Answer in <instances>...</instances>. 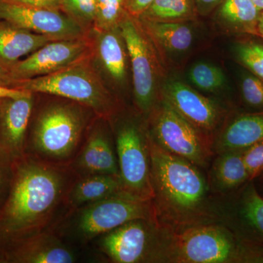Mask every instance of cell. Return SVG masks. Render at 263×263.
Returning a JSON list of instances; mask_svg holds the SVG:
<instances>
[{"label":"cell","instance_id":"cell-19","mask_svg":"<svg viewBox=\"0 0 263 263\" xmlns=\"http://www.w3.org/2000/svg\"><path fill=\"white\" fill-rule=\"evenodd\" d=\"M243 151H228L214 156L206 171L208 182L213 195H228L250 181L243 159Z\"/></svg>","mask_w":263,"mask_h":263},{"label":"cell","instance_id":"cell-27","mask_svg":"<svg viewBox=\"0 0 263 263\" xmlns=\"http://www.w3.org/2000/svg\"><path fill=\"white\" fill-rule=\"evenodd\" d=\"M126 0H97L96 18L93 29L98 30L119 27L126 13Z\"/></svg>","mask_w":263,"mask_h":263},{"label":"cell","instance_id":"cell-5","mask_svg":"<svg viewBox=\"0 0 263 263\" xmlns=\"http://www.w3.org/2000/svg\"><path fill=\"white\" fill-rule=\"evenodd\" d=\"M138 219H157L152 200L121 194L69 211L52 230L73 247H86L100 235Z\"/></svg>","mask_w":263,"mask_h":263},{"label":"cell","instance_id":"cell-6","mask_svg":"<svg viewBox=\"0 0 263 263\" xmlns=\"http://www.w3.org/2000/svg\"><path fill=\"white\" fill-rule=\"evenodd\" d=\"M90 59L50 75L20 81L18 89L75 102L98 117L109 120L119 113L120 104L104 84Z\"/></svg>","mask_w":263,"mask_h":263},{"label":"cell","instance_id":"cell-18","mask_svg":"<svg viewBox=\"0 0 263 263\" xmlns=\"http://www.w3.org/2000/svg\"><path fill=\"white\" fill-rule=\"evenodd\" d=\"M263 140V112L242 114L224 123L213 144L214 155L245 150Z\"/></svg>","mask_w":263,"mask_h":263},{"label":"cell","instance_id":"cell-9","mask_svg":"<svg viewBox=\"0 0 263 263\" xmlns=\"http://www.w3.org/2000/svg\"><path fill=\"white\" fill-rule=\"evenodd\" d=\"M119 176L124 193L143 200L154 197L146 124L128 120L114 129Z\"/></svg>","mask_w":263,"mask_h":263},{"label":"cell","instance_id":"cell-8","mask_svg":"<svg viewBox=\"0 0 263 263\" xmlns=\"http://www.w3.org/2000/svg\"><path fill=\"white\" fill-rule=\"evenodd\" d=\"M130 60L135 103L147 117L158 100L157 81L162 65L158 53L138 18L126 12L119 25Z\"/></svg>","mask_w":263,"mask_h":263},{"label":"cell","instance_id":"cell-24","mask_svg":"<svg viewBox=\"0 0 263 263\" xmlns=\"http://www.w3.org/2000/svg\"><path fill=\"white\" fill-rule=\"evenodd\" d=\"M217 19L230 32L258 36L260 10L252 0H221Z\"/></svg>","mask_w":263,"mask_h":263},{"label":"cell","instance_id":"cell-20","mask_svg":"<svg viewBox=\"0 0 263 263\" xmlns=\"http://www.w3.org/2000/svg\"><path fill=\"white\" fill-rule=\"evenodd\" d=\"M93 53L107 75L118 84L127 77V51L119 27L110 29H92Z\"/></svg>","mask_w":263,"mask_h":263},{"label":"cell","instance_id":"cell-33","mask_svg":"<svg viewBox=\"0 0 263 263\" xmlns=\"http://www.w3.org/2000/svg\"><path fill=\"white\" fill-rule=\"evenodd\" d=\"M8 1L27 5V6L48 8V9L61 10L62 7V0H8Z\"/></svg>","mask_w":263,"mask_h":263},{"label":"cell","instance_id":"cell-15","mask_svg":"<svg viewBox=\"0 0 263 263\" xmlns=\"http://www.w3.org/2000/svg\"><path fill=\"white\" fill-rule=\"evenodd\" d=\"M79 254L75 247L53 230L24 238L0 250V262L72 263Z\"/></svg>","mask_w":263,"mask_h":263},{"label":"cell","instance_id":"cell-2","mask_svg":"<svg viewBox=\"0 0 263 263\" xmlns=\"http://www.w3.org/2000/svg\"><path fill=\"white\" fill-rule=\"evenodd\" d=\"M156 218L164 228L179 231L218 222L206 171L172 155L148 138Z\"/></svg>","mask_w":263,"mask_h":263},{"label":"cell","instance_id":"cell-28","mask_svg":"<svg viewBox=\"0 0 263 263\" xmlns=\"http://www.w3.org/2000/svg\"><path fill=\"white\" fill-rule=\"evenodd\" d=\"M61 10L86 31L94 27L97 0H62Z\"/></svg>","mask_w":263,"mask_h":263},{"label":"cell","instance_id":"cell-7","mask_svg":"<svg viewBox=\"0 0 263 263\" xmlns=\"http://www.w3.org/2000/svg\"><path fill=\"white\" fill-rule=\"evenodd\" d=\"M148 138L162 149L207 171L214 158L211 142L159 98L146 119Z\"/></svg>","mask_w":263,"mask_h":263},{"label":"cell","instance_id":"cell-21","mask_svg":"<svg viewBox=\"0 0 263 263\" xmlns=\"http://www.w3.org/2000/svg\"><path fill=\"white\" fill-rule=\"evenodd\" d=\"M121 194L126 193L119 176L111 175L76 176L66 195L67 212Z\"/></svg>","mask_w":263,"mask_h":263},{"label":"cell","instance_id":"cell-36","mask_svg":"<svg viewBox=\"0 0 263 263\" xmlns=\"http://www.w3.org/2000/svg\"><path fill=\"white\" fill-rule=\"evenodd\" d=\"M221 0H195L199 15H207L217 8Z\"/></svg>","mask_w":263,"mask_h":263},{"label":"cell","instance_id":"cell-17","mask_svg":"<svg viewBox=\"0 0 263 263\" xmlns=\"http://www.w3.org/2000/svg\"><path fill=\"white\" fill-rule=\"evenodd\" d=\"M69 166L77 177L90 175L119 176L114 138L105 128L99 125L90 127L80 151Z\"/></svg>","mask_w":263,"mask_h":263},{"label":"cell","instance_id":"cell-13","mask_svg":"<svg viewBox=\"0 0 263 263\" xmlns=\"http://www.w3.org/2000/svg\"><path fill=\"white\" fill-rule=\"evenodd\" d=\"M93 54L87 35L75 39L57 40L46 43L10 69L15 80L22 81L54 73L83 61Z\"/></svg>","mask_w":263,"mask_h":263},{"label":"cell","instance_id":"cell-30","mask_svg":"<svg viewBox=\"0 0 263 263\" xmlns=\"http://www.w3.org/2000/svg\"><path fill=\"white\" fill-rule=\"evenodd\" d=\"M243 102L254 112H263V81L253 74L243 77L241 82Z\"/></svg>","mask_w":263,"mask_h":263},{"label":"cell","instance_id":"cell-22","mask_svg":"<svg viewBox=\"0 0 263 263\" xmlns=\"http://www.w3.org/2000/svg\"><path fill=\"white\" fill-rule=\"evenodd\" d=\"M138 20L157 53L159 52L161 54L160 57H163L164 54H182L187 52L193 45L195 35L187 22H157L139 18Z\"/></svg>","mask_w":263,"mask_h":263},{"label":"cell","instance_id":"cell-32","mask_svg":"<svg viewBox=\"0 0 263 263\" xmlns=\"http://www.w3.org/2000/svg\"><path fill=\"white\" fill-rule=\"evenodd\" d=\"M13 161L0 151V207L9 192L13 174Z\"/></svg>","mask_w":263,"mask_h":263},{"label":"cell","instance_id":"cell-31","mask_svg":"<svg viewBox=\"0 0 263 263\" xmlns=\"http://www.w3.org/2000/svg\"><path fill=\"white\" fill-rule=\"evenodd\" d=\"M243 159L250 180L263 174V140L243 151Z\"/></svg>","mask_w":263,"mask_h":263},{"label":"cell","instance_id":"cell-10","mask_svg":"<svg viewBox=\"0 0 263 263\" xmlns=\"http://www.w3.org/2000/svg\"><path fill=\"white\" fill-rule=\"evenodd\" d=\"M161 231L156 219H135L91 243L109 262L155 263Z\"/></svg>","mask_w":263,"mask_h":263},{"label":"cell","instance_id":"cell-14","mask_svg":"<svg viewBox=\"0 0 263 263\" xmlns=\"http://www.w3.org/2000/svg\"><path fill=\"white\" fill-rule=\"evenodd\" d=\"M0 19L15 27L54 40L75 39L87 31L61 10L35 8L0 0Z\"/></svg>","mask_w":263,"mask_h":263},{"label":"cell","instance_id":"cell-3","mask_svg":"<svg viewBox=\"0 0 263 263\" xmlns=\"http://www.w3.org/2000/svg\"><path fill=\"white\" fill-rule=\"evenodd\" d=\"M155 263H263V247L220 222L179 231L162 227Z\"/></svg>","mask_w":263,"mask_h":263},{"label":"cell","instance_id":"cell-4","mask_svg":"<svg viewBox=\"0 0 263 263\" xmlns=\"http://www.w3.org/2000/svg\"><path fill=\"white\" fill-rule=\"evenodd\" d=\"M92 115L96 114L89 108L65 99L46 104L33 121L25 155L48 163L70 165L89 133Z\"/></svg>","mask_w":263,"mask_h":263},{"label":"cell","instance_id":"cell-12","mask_svg":"<svg viewBox=\"0 0 263 263\" xmlns=\"http://www.w3.org/2000/svg\"><path fill=\"white\" fill-rule=\"evenodd\" d=\"M218 222L263 247V197L250 180L233 193L214 195Z\"/></svg>","mask_w":263,"mask_h":263},{"label":"cell","instance_id":"cell-25","mask_svg":"<svg viewBox=\"0 0 263 263\" xmlns=\"http://www.w3.org/2000/svg\"><path fill=\"white\" fill-rule=\"evenodd\" d=\"M199 13L195 0H154L138 18L157 22H186L196 20Z\"/></svg>","mask_w":263,"mask_h":263},{"label":"cell","instance_id":"cell-26","mask_svg":"<svg viewBox=\"0 0 263 263\" xmlns=\"http://www.w3.org/2000/svg\"><path fill=\"white\" fill-rule=\"evenodd\" d=\"M189 79L197 88L205 92H216L226 83L223 71L208 62L195 64L189 72Z\"/></svg>","mask_w":263,"mask_h":263},{"label":"cell","instance_id":"cell-1","mask_svg":"<svg viewBox=\"0 0 263 263\" xmlns=\"http://www.w3.org/2000/svg\"><path fill=\"white\" fill-rule=\"evenodd\" d=\"M76 176L69 165L24 155L13 161L8 196L0 207V240L7 246L51 230L67 213Z\"/></svg>","mask_w":263,"mask_h":263},{"label":"cell","instance_id":"cell-34","mask_svg":"<svg viewBox=\"0 0 263 263\" xmlns=\"http://www.w3.org/2000/svg\"><path fill=\"white\" fill-rule=\"evenodd\" d=\"M154 0H126L125 10L132 16L138 18Z\"/></svg>","mask_w":263,"mask_h":263},{"label":"cell","instance_id":"cell-11","mask_svg":"<svg viewBox=\"0 0 263 263\" xmlns=\"http://www.w3.org/2000/svg\"><path fill=\"white\" fill-rule=\"evenodd\" d=\"M159 98L203 135L213 146L216 137L228 120L229 112L226 108L179 81H169L164 85Z\"/></svg>","mask_w":263,"mask_h":263},{"label":"cell","instance_id":"cell-16","mask_svg":"<svg viewBox=\"0 0 263 263\" xmlns=\"http://www.w3.org/2000/svg\"><path fill=\"white\" fill-rule=\"evenodd\" d=\"M34 94L0 99V151L14 161L25 155Z\"/></svg>","mask_w":263,"mask_h":263},{"label":"cell","instance_id":"cell-23","mask_svg":"<svg viewBox=\"0 0 263 263\" xmlns=\"http://www.w3.org/2000/svg\"><path fill=\"white\" fill-rule=\"evenodd\" d=\"M57 41L3 22L0 23V62L11 68L21 58L46 43Z\"/></svg>","mask_w":263,"mask_h":263},{"label":"cell","instance_id":"cell-29","mask_svg":"<svg viewBox=\"0 0 263 263\" xmlns=\"http://www.w3.org/2000/svg\"><path fill=\"white\" fill-rule=\"evenodd\" d=\"M236 55L240 63L263 81V43L247 41L238 44Z\"/></svg>","mask_w":263,"mask_h":263},{"label":"cell","instance_id":"cell-39","mask_svg":"<svg viewBox=\"0 0 263 263\" xmlns=\"http://www.w3.org/2000/svg\"><path fill=\"white\" fill-rule=\"evenodd\" d=\"M257 32H258V37L263 38V10L259 14L258 24H257Z\"/></svg>","mask_w":263,"mask_h":263},{"label":"cell","instance_id":"cell-37","mask_svg":"<svg viewBox=\"0 0 263 263\" xmlns=\"http://www.w3.org/2000/svg\"><path fill=\"white\" fill-rule=\"evenodd\" d=\"M29 91L24 90L10 89V88L3 87L0 86V99L8 98H20L27 95Z\"/></svg>","mask_w":263,"mask_h":263},{"label":"cell","instance_id":"cell-35","mask_svg":"<svg viewBox=\"0 0 263 263\" xmlns=\"http://www.w3.org/2000/svg\"><path fill=\"white\" fill-rule=\"evenodd\" d=\"M20 81L15 80L8 67L0 62V86L18 89Z\"/></svg>","mask_w":263,"mask_h":263},{"label":"cell","instance_id":"cell-38","mask_svg":"<svg viewBox=\"0 0 263 263\" xmlns=\"http://www.w3.org/2000/svg\"><path fill=\"white\" fill-rule=\"evenodd\" d=\"M255 187L259 195L263 197V174L253 180Z\"/></svg>","mask_w":263,"mask_h":263},{"label":"cell","instance_id":"cell-40","mask_svg":"<svg viewBox=\"0 0 263 263\" xmlns=\"http://www.w3.org/2000/svg\"><path fill=\"white\" fill-rule=\"evenodd\" d=\"M260 11L263 10V0H252Z\"/></svg>","mask_w":263,"mask_h":263}]
</instances>
